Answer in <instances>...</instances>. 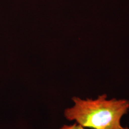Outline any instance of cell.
<instances>
[{
    "instance_id": "obj_2",
    "label": "cell",
    "mask_w": 129,
    "mask_h": 129,
    "mask_svg": "<svg viewBox=\"0 0 129 129\" xmlns=\"http://www.w3.org/2000/svg\"><path fill=\"white\" fill-rule=\"evenodd\" d=\"M59 129H86V128L83 127L77 122H75L71 125H63Z\"/></svg>"
},
{
    "instance_id": "obj_3",
    "label": "cell",
    "mask_w": 129,
    "mask_h": 129,
    "mask_svg": "<svg viewBox=\"0 0 129 129\" xmlns=\"http://www.w3.org/2000/svg\"><path fill=\"white\" fill-rule=\"evenodd\" d=\"M120 129H129V128H127V127H121Z\"/></svg>"
},
{
    "instance_id": "obj_1",
    "label": "cell",
    "mask_w": 129,
    "mask_h": 129,
    "mask_svg": "<svg viewBox=\"0 0 129 129\" xmlns=\"http://www.w3.org/2000/svg\"><path fill=\"white\" fill-rule=\"evenodd\" d=\"M72 100L74 105L64 111V117L85 128L120 129L121 120L129 109L128 100L108 99L106 94L94 99L74 96Z\"/></svg>"
}]
</instances>
